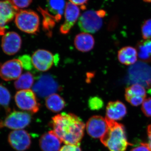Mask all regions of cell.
<instances>
[{"mask_svg":"<svg viewBox=\"0 0 151 151\" xmlns=\"http://www.w3.org/2000/svg\"><path fill=\"white\" fill-rule=\"evenodd\" d=\"M70 2L76 6H84L86 4L88 0H69Z\"/></svg>","mask_w":151,"mask_h":151,"instance_id":"obj_33","label":"cell"},{"mask_svg":"<svg viewBox=\"0 0 151 151\" xmlns=\"http://www.w3.org/2000/svg\"><path fill=\"white\" fill-rule=\"evenodd\" d=\"M147 96L145 87L139 84H133L125 89L126 100L134 106L142 104Z\"/></svg>","mask_w":151,"mask_h":151,"instance_id":"obj_15","label":"cell"},{"mask_svg":"<svg viewBox=\"0 0 151 151\" xmlns=\"http://www.w3.org/2000/svg\"><path fill=\"white\" fill-rule=\"evenodd\" d=\"M14 5L17 8H24L30 5L32 0H12Z\"/></svg>","mask_w":151,"mask_h":151,"instance_id":"obj_30","label":"cell"},{"mask_svg":"<svg viewBox=\"0 0 151 151\" xmlns=\"http://www.w3.org/2000/svg\"><path fill=\"white\" fill-rule=\"evenodd\" d=\"M51 124L55 134L65 145H79L85 126L78 116L72 113H61L52 118Z\"/></svg>","mask_w":151,"mask_h":151,"instance_id":"obj_1","label":"cell"},{"mask_svg":"<svg viewBox=\"0 0 151 151\" xmlns=\"http://www.w3.org/2000/svg\"><path fill=\"white\" fill-rule=\"evenodd\" d=\"M62 142L55 132L51 131L42 136L39 144L42 151H59Z\"/></svg>","mask_w":151,"mask_h":151,"instance_id":"obj_16","label":"cell"},{"mask_svg":"<svg viewBox=\"0 0 151 151\" xmlns=\"http://www.w3.org/2000/svg\"><path fill=\"white\" fill-rule=\"evenodd\" d=\"M106 111L105 118L115 122L122 120L127 114L126 105L119 100L109 102Z\"/></svg>","mask_w":151,"mask_h":151,"instance_id":"obj_17","label":"cell"},{"mask_svg":"<svg viewBox=\"0 0 151 151\" xmlns=\"http://www.w3.org/2000/svg\"><path fill=\"white\" fill-rule=\"evenodd\" d=\"M14 99L17 106L23 111L33 113L39 111L40 104L35 93L30 89L19 90L15 95Z\"/></svg>","mask_w":151,"mask_h":151,"instance_id":"obj_6","label":"cell"},{"mask_svg":"<svg viewBox=\"0 0 151 151\" xmlns=\"http://www.w3.org/2000/svg\"><path fill=\"white\" fill-rule=\"evenodd\" d=\"M11 99L10 93L6 87L0 84V105L5 109L7 113L10 112L9 108Z\"/></svg>","mask_w":151,"mask_h":151,"instance_id":"obj_24","label":"cell"},{"mask_svg":"<svg viewBox=\"0 0 151 151\" xmlns=\"http://www.w3.org/2000/svg\"><path fill=\"white\" fill-rule=\"evenodd\" d=\"M147 134L148 137L149 144L150 147L151 149V124L149 125L147 128Z\"/></svg>","mask_w":151,"mask_h":151,"instance_id":"obj_34","label":"cell"},{"mask_svg":"<svg viewBox=\"0 0 151 151\" xmlns=\"http://www.w3.org/2000/svg\"><path fill=\"white\" fill-rule=\"evenodd\" d=\"M19 59L21 62L23 68L27 70H30L32 68V58L27 55L19 57Z\"/></svg>","mask_w":151,"mask_h":151,"instance_id":"obj_28","label":"cell"},{"mask_svg":"<svg viewBox=\"0 0 151 151\" xmlns=\"http://www.w3.org/2000/svg\"><path fill=\"white\" fill-rule=\"evenodd\" d=\"M15 23L19 29L27 33L35 34L39 31V17L33 11L19 10L15 17Z\"/></svg>","mask_w":151,"mask_h":151,"instance_id":"obj_3","label":"cell"},{"mask_svg":"<svg viewBox=\"0 0 151 151\" xmlns=\"http://www.w3.org/2000/svg\"><path fill=\"white\" fill-rule=\"evenodd\" d=\"M118 58L119 62L124 65L134 64L138 58L137 49L131 46L124 47L118 51Z\"/></svg>","mask_w":151,"mask_h":151,"instance_id":"obj_19","label":"cell"},{"mask_svg":"<svg viewBox=\"0 0 151 151\" xmlns=\"http://www.w3.org/2000/svg\"><path fill=\"white\" fill-rule=\"evenodd\" d=\"M31 58L34 67L41 71H45L50 69L55 60V58L51 52L42 49L36 51Z\"/></svg>","mask_w":151,"mask_h":151,"instance_id":"obj_11","label":"cell"},{"mask_svg":"<svg viewBox=\"0 0 151 151\" xmlns=\"http://www.w3.org/2000/svg\"><path fill=\"white\" fill-rule=\"evenodd\" d=\"M40 9V12H41L44 17L43 26L47 32L49 33L51 32L52 29L54 26L55 24V18L54 16L50 14L47 11L43 10L42 9Z\"/></svg>","mask_w":151,"mask_h":151,"instance_id":"obj_25","label":"cell"},{"mask_svg":"<svg viewBox=\"0 0 151 151\" xmlns=\"http://www.w3.org/2000/svg\"><path fill=\"white\" fill-rule=\"evenodd\" d=\"M59 151H81L78 145H65L61 148Z\"/></svg>","mask_w":151,"mask_h":151,"instance_id":"obj_32","label":"cell"},{"mask_svg":"<svg viewBox=\"0 0 151 151\" xmlns=\"http://www.w3.org/2000/svg\"><path fill=\"white\" fill-rule=\"evenodd\" d=\"M65 6V0H48L47 1L49 9L52 14H54L57 22L61 19Z\"/></svg>","mask_w":151,"mask_h":151,"instance_id":"obj_23","label":"cell"},{"mask_svg":"<svg viewBox=\"0 0 151 151\" xmlns=\"http://www.w3.org/2000/svg\"><path fill=\"white\" fill-rule=\"evenodd\" d=\"M19 10L12 0L0 1V35H4L6 25L15 18Z\"/></svg>","mask_w":151,"mask_h":151,"instance_id":"obj_9","label":"cell"},{"mask_svg":"<svg viewBox=\"0 0 151 151\" xmlns=\"http://www.w3.org/2000/svg\"><path fill=\"white\" fill-rule=\"evenodd\" d=\"M45 105L49 110L57 113L65 108V102L61 96L55 93L46 97Z\"/></svg>","mask_w":151,"mask_h":151,"instance_id":"obj_20","label":"cell"},{"mask_svg":"<svg viewBox=\"0 0 151 151\" xmlns=\"http://www.w3.org/2000/svg\"><path fill=\"white\" fill-rule=\"evenodd\" d=\"M65 22L60 27V31L62 34L70 32L80 16V9L77 6L70 2L67 3L65 9Z\"/></svg>","mask_w":151,"mask_h":151,"instance_id":"obj_14","label":"cell"},{"mask_svg":"<svg viewBox=\"0 0 151 151\" xmlns=\"http://www.w3.org/2000/svg\"><path fill=\"white\" fill-rule=\"evenodd\" d=\"M88 104L90 110L93 111H97L103 108L104 107V103L101 97L98 96H94L89 98Z\"/></svg>","mask_w":151,"mask_h":151,"instance_id":"obj_26","label":"cell"},{"mask_svg":"<svg viewBox=\"0 0 151 151\" xmlns=\"http://www.w3.org/2000/svg\"><path fill=\"white\" fill-rule=\"evenodd\" d=\"M76 48L82 52H87L92 50L94 45V37L87 33L78 34L75 37L74 41Z\"/></svg>","mask_w":151,"mask_h":151,"instance_id":"obj_18","label":"cell"},{"mask_svg":"<svg viewBox=\"0 0 151 151\" xmlns=\"http://www.w3.org/2000/svg\"><path fill=\"white\" fill-rule=\"evenodd\" d=\"M108 129L106 119L101 116H93L89 119L86 124V129L89 136L93 138H101Z\"/></svg>","mask_w":151,"mask_h":151,"instance_id":"obj_13","label":"cell"},{"mask_svg":"<svg viewBox=\"0 0 151 151\" xmlns=\"http://www.w3.org/2000/svg\"><path fill=\"white\" fill-rule=\"evenodd\" d=\"M58 83L51 75L41 76L33 86V92L41 97H47L60 90Z\"/></svg>","mask_w":151,"mask_h":151,"instance_id":"obj_7","label":"cell"},{"mask_svg":"<svg viewBox=\"0 0 151 151\" xmlns=\"http://www.w3.org/2000/svg\"><path fill=\"white\" fill-rule=\"evenodd\" d=\"M106 12L103 10L86 11L79 17L78 26L84 32H97L103 25V18Z\"/></svg>","mask_w":151,"mask_h":151,"instance_id":"obj_4","label":"cell"},{"mask_svg":"<svg viewBox=\"0 0 151 151\" xmlns=\"http://www.w3.org/2000/svg\"><path fill=\"white\" fill-rule=\"evenodd\" d=\"M142 34L144 40L151 39V19L144 22L142 26Z\"/></svg>","mask_w":151,"mask_h":151,"instance_id":"obj_27","label":"cell"},{"mask_svg":"<svg viewBox=\"0 0 151 151\" xmlns=\"http://www.w3.org/2000/svg\"><path fill=\"white\" fill-rule=\"evenodd\" d=\"M145 2L148 3H151V0H144Z\"/></svg>","mask_w":151,"mask_h":151,"instance_id":"obj_35","label":"cell"},{"mask_svg":"<svg viewBox=\"0 0 151 151\" xmlns=\"http://www.w3.org/2000/svg\"><path fill=\"white\" fill-rule=\"evenodd\" d=\"M8 141L13 149L17 151H25L31 145L29 134L23 129L14 130L9 134Z\"/></svg>","mask_w":151,"mask_h":151,"instance_id":"obj_8","label":"cell"},{"mask_svg":"<svg viewBox=\"0 0 151 151\" xmlns=\"http://www.w3.org/2000/svg\"><path fill=\"white\" fill-rule=\"evenodd\" d=\"M131 151H151V149L148 143H141L137 147L132 149Z\"/></svg>","mask_w":151,"mask_h":151,"instance_id":"obj_31","label":"cell"},{"mask_svg":"<svg viewBox=\"0 0 151 151\" xmlns=\"http://www.w3.org/2000/svg\"><path fill=\"white\" fill-rule=\"evenodd\" d=\"M23 66L19 59L8 60L0 67V77L5 81L17 80L22 75Z\"/></svg>","mask_w":151,"mask_h":151,"instance_id":"obj_10","label":"cell"},{"mask_svg":"<svg viewBox=\"0 0 151 151\" xmlns=\"http://www.w3.org/2000/svg\"><path fill=\"white\" fill-rule=\"evenodd\" d=\"M108 129L100 140L109 151H125L129 146H133L127 140L123 124L105 118Z\"/></svg>","mask_w":151,"mask_h":151,"instance_id":"obj_2","label":"cell"},{"mask_svg":"<svg viewBox=\"0 0 151 151\" xmlns=\"http://www.w3.org/2000/svg\"><path fill=\"white\" fill-rule=\"evenodd\" d=\"M138 57L145 62H151V40H145L137 45Z\"/></svg>","mask_w":151,"mask_h":151,"instance_id":"obj_21","label":"cell"},{"mask_svg":"<svg viewBox=\"0 0 151 151\" xmlns=\"http://www.w3.org/2000/svg\"><path fill=\"white\" fill-rule=\"evenodd\" d=\"M34 78L33 76L29 72L22 74L14 83L16 89L18 90L29 89L33 85Z\"/></svg>","mask_w":151,"mask_h":151,"instance_id":"obj_22","label":"cell"},{"mask_svg":"<svg viewBox=\"0 0 151 151\" xmlns=\"http://www.w3.org/2000/svg\"><path fill=\"white\" fill-rule=\"evenodd\" d=\"M142 110L145 116L151 117V97L144 100L142 104Z\"/></svg>","mask_w":151,"mask_h":151,"instance_id":"obj_29","label":"cell"},{"mask_svg":"<svg viewBox=\"0 0 151 151\" xmlns=\"http://www.w3.org/2000/svg\"><path fill=\"white\" fill-rule=\"evenodd\" d=\"M31 116L23 111H14L11 112L5 119L0 121V129L8 128L14 130L23 129L31 122Z\"/></svg>","mask_w":151,"mask_h":151,"instance_id":"obj_5","label":"cell"},{"mask_svg":"<svg viewBox=\"0 0 151 151\" xmlns=\"http://www.w3.org/2000/svg\"><path fill=\"white\" fill-rule=\"evenodd\" d=\"M21 45V37L17 33L9 32L3 35L1 47L6 54L10 55L15 54L20 49Z\"/></svg>","mask_w":151,"mask_h":151,"instance_id":"obj_12","label":"cell"}]
</instances>
